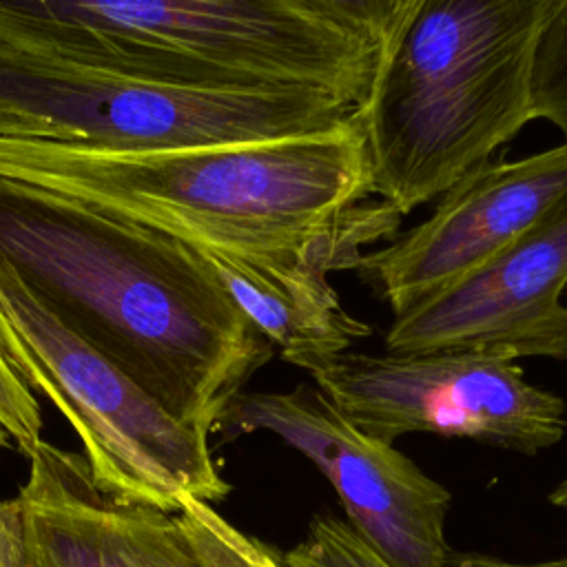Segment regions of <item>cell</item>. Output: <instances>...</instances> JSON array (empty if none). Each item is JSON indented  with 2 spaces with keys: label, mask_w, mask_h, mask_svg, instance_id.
<instances>
[{
  "label": "cell",
  "mask_w": 567,
  "mask_h": 567,
  "mask_svg": "<svg viewBox=\"0 0 567 567\" xmlns=\"http://www.w3.org/2000/svg\"><path fill=\"white\" fill-rule=\"evenodd\" d=\"M359 430L394 443L430 432L538 454L565 436V401L496 352L365 354L343 350L306 370Z\"/></svg>",
  "instance_id": "obj_7"
},
{
  "label": "cell",
  "mask_w": 567,
  "mask_h": 567,
  "mask_svg": "<svg viewBox=\"0 0 567 567\" xmlns=\"http://www.w3.org/2000/svg\"><path fill=\"white\" fill-rule=\"evenodd\" d=\"M567 199V146L485 162L452 184L421 224L370 250L357 272L394 315L470 277Z\"/></svg>",
  "instance_id": "obj_9"
},
{
  "label": "cell",
  "mask_w": 567,
  "mask_h": 567,
  "mask_svg": "<svg viewBox=\"0 0 567 567\" xmlns=\"http://www.w3.org/2000/svg\"><path fill=\"white\" fill-rule=\"evenodd\" d=\"M0 354L69 421L104 492L173 514L184 498L213 503L230 492L210 436L179 423L71 332L2 259Z\"/></svg>",
  "instance_id": "obj_6"
},
{
  "label": "cell",
  "mask_w": 567,
  "mask_h": 567,
  "mask_svg": "<svg viewBox=\"0 0 567 567\" xmlns=\"http://www.w3.org/2000/svg\"><path fill=\"white\" fill-rule=\"evenodd\" d=\"M270 432L315 463L334 487L350 527L392 567H447L452 494L392 443L350 423L317 385L237 392L213 432L224 443Z\"/></svg>",
  "instance_id": "obj_8"
},
{
  "label": "cell",
  "mask_w": 567,
  "mask_h": 567,
  "mask_svg": "<svg viewBox=\"0 0 567 567\" xmlns=\"http://www.w3.org/2000/svg\"><path fill=\"white\" fill-rule=\"evenodd\" d=\"M22 523L18 498L0 501V567H20Z\"/></svg>",
  "instance_id": "obj_18"
},
{
  "label": "cell",
  "mask_w": 567,
  "mask_h": 567,
  "mask_svg": "<svg viewBox=\"0 0 567 567\" xmlns=\"http://www.w3.org/2000/svg\"><path fill=\"white\" fill-rule=\"evenodd\" d=\"M567 199L458 284L394 315L385 352L567 359Z\"/></svg>",
  "instance_id": "obj_10"
},
{
  "label": "cell",
  "mask_w": 567,
  "mask_h": 567,
  "mask_svg": "<svg viewBox=\"0 0 567 567\" xmlns=\"http://www.w3.org/2000/svg\"><path fill=\"white\" fill-rule=\"evenodd\" d=\"M563 0H405L352 109L372 193L401 215L483 166L529 120L532 73Z\"/></svg>",
  "instance_id": "obj_3"
},
{
  "label": "cell",
  "mask_w": 567,
  "mask_h": 567,
  "mask_svg": "<svg viewBox=\"0 0 567 567\" xmlns=\"http://www.w3.org/2000/svg\"><path fill=\"white\" fill-rule=\"evenodd\" d=\"M0 447H11L13 450V443H11L9 434L2 430V425H0Z\"/></svg>",
  "instance_id": "obj_22"
},
{
  "label": "cell",
  "mask_w": 567,
  "mask_h": 567,
  "mask_svg": "<svg viewBox=\"0 0 567 567\" xmlns=\"http://www.w3.org/2000/svg\"><path fill=\"white\" fill-rule=\"evenodd\" d=\"M549 501H551V505H556V507H560L563 512H567V478H565L563 483H558V485L551 489Z\"/></svg>",
  "instance_id": "obj_21"
},
{
  "label": "cell",
  "mask_w": 567,
  "mask_h": 567,
  "mask_svg": "<svg viewBox=\"0 0 567 567\" xmlns=\"http://www.w3.org/2000/svg\"><path fill=\"white\" fill-rule=\"evenodd\" d=\"M0 179L168 235L246 252H299L357 268L396 237L401 213L365 204L372 177L350 115L337 128L252 144L104 151L0 137Z\"/></svg>",
  "instance_id": "obj_2"
},
{
  "label": "cell",
  "mask_w": 567,
  "mask_h": 567,
  "mask_svg": "<svg viewBox=\"0 0 567 567\" xmlns=\"http://www.w3.org/2000/svg\"><path fill=\"white\" fill-rule=\"evenodd\" d=\"M0 259L82 341L210 436L275 348L186 239L0 179Z\"/></svg>",
  "instance_id": "obj_1"
},
{
  "label": "cell",
  "mask_w": 567,
  "mask_h": 567,
  "mask_svg": "<svg viewBox=\"0 0 567 567\" xmlns=\"http://www.w3.org/2000/svg\"><path fill=\"white\" fill-rule=\"evenodd\" d=\"M352 104L317 91L182 86L0 47V137L104 151L252 144L341 126Z\"/></svg>",
  "instance_id": "obj_5"
},
{
  "label": "cell",
  "mask_w": 567,
  "mask_h": 567,
  "mask_svg": "<svg viewBox=\"0 0 567 567\" xmlns=\"http://www.w3.org/2000/svg\"><path fill=\"white\" fill-rule=\"evenodd\" d=\"M241 545L255 567H284L279 560V551L275 547H270L268 543L252 538L248 534H241Z\"/></svg>",
  "instance_id": "obj_20"
},
{
  "label": "cell",
  "mask_w": 567,
  "mask_h": 567,
  "mask_svg": "<svg viewBox=\"0 0 567 567\" xmlns=\"http://www.w3.org/2000/svg\"><path fill=\"white\" fill-rule=\"evenodd\" d=\"M0 47L135 80L357 106L377 49L303 0H0Z\"/></svg>",
  "instance_id": "obj_4"
},
{
  "label": "cell",
  "mask_w": 567,
  "mask_h": 567,
  "mask_svg": "<svg viewBox=\"0 0 567 567\" xmlns=\"http://www.w3.org/2000/svg\"><path fill=\"white\" fill-rule=\"evenodd\" d=\"M188 244L284 361L308 370L370 334V326L341 306L328 281L332 270L319 259Z\"/></svg>",
  "instance_id": "obj_12"
},
{
  "label": "cell",
  "mask_w": 567,
  "mask_h": 567,
  "mask_svg": "<svg viewBox=\"0 0 567 567\" xmlns=\"http://www.w3.org/2000/svg\"><path fill=\"white\" fill-rule=\"evenodd\" d=\"M332 20L341 22L374 49L390 31L405 0H303Z\"/></svg>",
  "instance_id": "obj_17"
},
{
  "label": "cell",
  "mask_w": 567,
  "mask_h": 567,
  "mask_svg": "<svg viewBox=\"0 0 567 567\" xmlns=\"http://www.w3.org/2000/svg\"><path fill=\"white\" fill-rule=\"evenodd\" d=\"M447 567H567V554L549 560H536V563H516V560H505L487 554H458V556H450Z\"/></svg>",
  "instance_id": "obj_19"
},
{
  "label": "cell",
  "mask_w": 567,
  "mask_h": 567,
  "mask_svg": "<svg viewBox=\"0 0 567 567\" xmlns=\"http://www.w3.org/2000/svg\"><path fill=\"white\" fill-rule=\"evenodd\" d=\"M175 516L204 567H255L241 545L244 532L217 514L213 503L184 498Z\"/></svg>",
  "instance_id": "obj_15"
},
{
  "label": "cell",
  "mask_w": 567,
  "mask_h": 567,
  "mask_svg": "<svg viewBox=\"0 0 567 567\" xmlns=\"http://www.w3.org/2000/svg\"><path fill=\"white\" fill-rule=\"evenodd\" d=\"M0 425L13 450L29 454L42 441V414L35 394L18 379L0 354Z\"/></svg>",
  "instance_id": "obj_16"
},
{
  "label": "cell",
  "mask_w": 567,
  "mask_h": 567,
  "mask_svg": "<svg viewBox=\"0 0 567 567\" xmlns=\"http://www.w3.org/2000/svg\"><path fill=\"white\" fill-rule=\"evenodd\" d=\"M27 458L20 567H204L173 512L104 492L82 454L40 441Z\"/></svg>",
  "instance_id": "obj_11"
},
{
  "label": "cell",
  "mask_w": 567,
  "mask_h": 567,
  "mask_svg": "<svg viewBox=\"0 0 567 567\" xmlns=\"http://www.w3.org/2000/svg\"><path fill=\"white\" fill-rule=\"evenodd\" d=\"M529 113L532 120L551 122L567 146V0H563L538 42Z\"/></svg>",
  "instance_id": "obj_14"
},
{
  "label": "cell",
  "mask_w": 567,
  "mask_h": 567,
  "mask_svg": "<svg viewBox=\"0 0 567 567\" xmlns=\"http://www.w3.org/2000/svg\"><path fill=\"white\" fill-rule=\"evenodd\" d=\"M279 560L284 567H392L350 523L328 514L315 516L303 540L279 551Z\"/></svg>",
  "instance_id": "obj_13"
}]
</instances>
